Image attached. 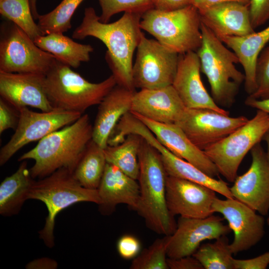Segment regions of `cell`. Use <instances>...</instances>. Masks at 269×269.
<instances>
[{"instance_id":"cell-1","label":"cell","mask_w":269,"mask_h":269,"mask_svg":"<svg viewBox=\"0 0 269 269\" xmlns=\"http://www.w3.org/2000/svg\"><path fill=\"white\" fill-rule=\"evenodd\" d=\"M142 14L124 12L118 20L112 23L101 22L92 7L85 9L80 24L72 37L83 39L91 36L104 43L107 48L105 59L117 84L135 92L133 81V59L143 33L140 27Z\"/></svg>"},{"instance_id":"cell-2","label":"cell","mask_w":269,"mask_h":269,"mask_svg":"<svg viewBox=\"0 0 269 269\" xmlns=\"http://www.w3.org/2000/svg\"><path fill=\"white\" fill-rule=\"evenodd\" d=\"M93 126L88 114L40 139L18 159L34 160L29 169L33 178H43L65 168L73 172L92 139Z\"/></svg>"},{"instance_id":"cell-3","label":"cell","mask_w":269,"mask_h":269,"mask_svg":"<svg viewBox=\"0 0 269 269\" xmlns=\"http://www.w3.org/2000/svg\"><path fill=\"white\" fill-rule=\"evenodd\" d=\"M138 158L140 197L136 211L153 231L171 235L177 224L167 206V174L160 153L142 137Z\"/></svg>"},{"instance_id":"cell-4","label":"cell","mask_w":269,"mask_h":269,"mask_svg":"<svg viewBox=\"0 0 269 269\" xmlns=\"http://www.w3.org/2000/svg\"><path fill=\"white\" fill-rule=\"evenodd\" d=\"M202 43L196 52L201 71L208 79L212 97L220 107H230L235 102L245 76L235 64L239 60L233 51L202 22Z\"/></svg>"},{"instance_id":"cell-5","label":"cell","mask_w":269,"mask_h":269,"mask_svg":"<svg viewBox=\"0 0 269 269\" xmlns=\"http://www.w3.org/2000/svg\"><path fill=\"white\" fill-rule=\"evenodd\" d=\"M44 88L53 108L83 114L99 105L117 85L113 75L99 83H92L57 60L45 75Z\"/></svg>"},{"instance_id":"cell-6","label":"cell","mask_w":269,"mask_h":269,"mask_svg":"<svg viewBox=\"0 0 269 269\" xmlns=\"http://www.w3.org/2000/svg\"><path fill=\"white\" fill-rule=\"evenodd\" d=\"M28 199L40 200L47 207L48 213L45 225L38 233L45 245L50 248L54 246L55 221L60 212L79 202L101 203L97 189L83 187L73 172L65 168L59 169L43 178L35 180Z\"/></svg>"},{"instance_id":"cell-7","label":"cell","mask_w":269,"mask_h":269,"mask_svg":"<svg viewBox=\"0 0 269 269\" xmlns=\"http://www.w3.org/2000/svg\"><path fill=\"white\" fill-rule=\"evenodd\" d=\"M201 24L198 9L190 4L171 11L149 9L142 15L140 27L169 50L183 54L200 47Z\"/></svg>"},{"instance_id":"cell-8","label":"cell","mask_w":269,"mask_h":269,"mask_svg":"<svg viewBox=\"0 0 269 269\" xmlns=\"http://www.w3.org/2000/svg\"><path fill=\"white\" fill-rule=\"evenodd\" d=\"M269 130V115L257 110L255 116L225 137L203 151L216 166L219 174L234 182L245 155Z\"/></svg>"},{"instance_id":"cell-9","label":"cell","mask_w":269,"mask_h":269,"mask_svg":"<svg viewBox=\"0 0 269 269\" xmlns=\"http://www.w3.org/2000/svg\"><path fill=\"white\" fill-rule=\"evenodd\" d=\"M56 60L14 23L9 21L1 26L0 70L45 75Z\"/></svg>"},{"instance_id":"cell-10","label":"cell","mask_w":269,"mask_h":269,"mask_svg":"<svg viewBox=\"0 0 269 269\" xmlns=\"http://www.w3.org/2000/svg\"><path fill=\"white\" fill-rule=\"evenodd\" d=\"M133 66L135 88L156 89L171 85L178 64L179 54L143 33L136 48Z\"/></svg>"},{"instance_id":"cell-11","label":"cell","mask_w":269,"mask_h":269,"mask_svg":"<svg viewBox=\"0 0 269 269\" xmlns=\"http://www.w3.org/2000/svg\"><path fill=\"white\" fill-rule=\"evenodd\" d=\"M18 110L19 117L15 132L0 149L1 166L24 145L39 141L51 133L74 123L83 115L56 108L42 112L33 111L28 107H22Z\"/></svg>"},{"instance_id":"cell-12","label":"cell","mask_w":269,"mask_h":269,"mask_svg":"<svg viewBox=\"0 0 269 269\" xmlns=\"http://www.w3.org/2000/svg\"><path fill=\"white\" fill-rule=\"evenodd\" d=\"M245 116L231 117L205 108H188L176 124L190 140L203 150L245 124Z\"/></svg>"},{"instance_id":"cell-13","label":"cell","mask_w":269,"mask_h":269,"mask_svg":"<svg viewBox=\"0 0 269 269\" xmlns=\"http://www.w3.org/2000/svg\"><path fill=\"white\" fill-rule=\"evenodd\" d=\"M212 211L222 214L233 232V241L229 244L233 254L249 250L265 235L264 216L234 198L222 200L216 197L212 204Z\"/></svg>"},{"instance_id":"cell-14","label":"cell","mask_w":269,"mask_h":269,"mask_svg":"<svg viewBox=\"0 0 269 269\" xmlns=\"http://www.w3.org/2000/svg\"><path fill=\"white\" fill-rule=\"evenodd\" d=\"M223 219L213 214L204 218L180 216L174 232L167 236V256L177 259L192 256L205 240H216L231 231Z\"/></svg>"},{"instance_id":"cell-15","label":"cell","mask_w":269,"mask_h":269,"mask_svg":"<svg viewBox=\"0 0 269 269\" xmlns=\"http://www.w3.org/2000/svg\"><path fill=\"white\" fill-rule=\"evenodd\" d=\"M252 163L243 174L237 176L230 187L233 198L260 214L269 212V164L260 142L251 150Z\"/></svg>"},{"instance_id":"cell-16","label":"cell","mask_w":269,"mask_h":269,"mask_svg":"<svg viewBox=\"0 0 269 269\" xmlns=\"http://www.w3.org/2000/svg\"><path fill=\"white\" fill-rule=\"evenodd\" d=\"M216 191L201 184L169 175L166 179V200L172 216L204 218L213 215Z\"/></svg>"},{"instance_id":"cell-17","label":"cell","mask_w":269,"mask_h":269,"mask_svg":"<svg viewBox=\"0 0 269 269\" xmlns=\"http://www.w3.org/2000/svg\"><path fill=\"white\" fill-rule=\"evenodd\" d=\"M45 75L30 73H10L0 70V98L17 110L32 107L42 112L54 108L44 88Z\"/></svg>"},{"instance_id":"cell-18","label":"cell","mask_w":269,"mask_h":269,"mask_svg":"<svg viewBox=\"0 0 269 269\" xmlns=\"http://www.w3.org/2000/svg\"><path fill=\"white\" fill-rule=\"evenodd\" d=\"M154 134L158 141L172 153L192 164L209 176L215 178L219 173L203 150L195 146L183 130L175 124H163L132 113Z\"/></svg>"},{"instance_id":"cell-19","label":"cell","mask_w":269,"mask_h":269,"mask_svg":"<svg viewBox=\"0 0 269 269\" xmlns=\"http://www.w3.org/2000/svg\"><path fill=\"white\" fill-rule=\"evenodd\" d=\"M200 63L195 51L179 54L176 73L172 85L188 108L210 109L226 115L205 89L200 76Z\"/></svg>"},{"instance_id":"cell-20","label":"cell","mask_w":269,"mask_h":269,"mask_svg":"<svg viewBox=\"0 0 269 269\" xmlns=\"http://www.w3.org/2000/svg\"><path fill=\"white\" fill-rule=\"evenodd\" d=\"M186 108L171 85L135 92L130 112L160 123L176 124Z\"/></svg>"},{"instance_id":"cell-21","label":"cell","mask_w":269,"mask_h":269,"mask_svg":"<svg viewBox=\"0 0 269 269\" xmlns=\"http://www.w3.org/2000/svg\"><path fill=\"white\" fill-rule=\"evenodd\" d=\"M201 22L219 39L243 36L255 32L249 4L231 1L218 4L199 12Z\"/></svg>"},{"instance_id":"cell-22","label":"cell","mask_w":269,"mask_h":269,"mask_svg":"<svg viewBox=\"0 0 269 269\" xmlns=\"http://www.w3.org/2000/svg\"><path fill=\"white\" fill-rule=\"evenodd\" d=\"M136 180L107 162L97 189L101 211L110 214L120 204H127L136 211L140 197L139 186Z\"/></svg>"},{"instance_id":"cell-23","label":"cell","mask_w":269,"mask_h":269,"mask_svg":"<svg viewBox=\"0 0 269 269\" xmlns=\"http://www.w3.org/2000/svg\"><path fill=\"white\" fill-rule=\"evenodd\" d=\"M135 92L117 84L99 104L93 126L92 140L102 148L104 149L108 146L109 138L116 126L121 119L131 111Z\"/></svg>"},{"instance_id":"cell-24","label":"cell","mask_w":269,"mask_h":269,"mask_svg":"<svg viewBox=\"0 0 269 269\" xmlns=\"http://www.w3.org/2000/svg\"><path fill=\"white\" fill-rule=\"evenodd\" d=\"M236 54L244 70L245 89L249 95L256 90V64L263 49L269 42V25L243 36H226L220 39Z\"/></svg>"},{"instance_id":"cell-25","label":"cell","mask_w":269,"mask_h":269,"mask_svg":"<svg viewBox=\"0 0 269 269\" xmlns=\"http://www.w3.org/2000/svg\"><path fill=\"white\" fill-rule=\"evenodd\" d=\"M22 161L16 171L5 177L0 185V214L3 216L17 214L28 195L34 180Z\"/></svg>"},{"instance_id":"cell-26","label":"cell","mask_w":269,"mask_h":269,"mask_svg":"<svg viewBox=\"0 0 269 269\" xmlns=\"http://www.w3.org/2000/svg\"><path fill=\"white\" fill-rule=\"evenodd\" d=\"M34 42L58 61L74 68L79 67L82 62H88L94 50L91 45L76 42L62 33L40 35Z\"/></svg>"},{"instance_id":"cell-27","label":"cell","mask_w":269,"mask_h":269,"mask_svg":"<svg viewBox=\"0 0 269 269\" xmlns=\"http://www.w3.org/2000/svg\"><path fill=\"white\" fill-rule=\"evenodd\" d=\"M107 163L104 148L92 139L74 170L73 175L83 187L98 189Z\"/></svg>"},{"instance_id":"cell-28","label":"cell","mask_w":269,"mask_h":269,"mask_svg":"<svg viewBox=\"0 0 269 269\" xmlns=\"http://www.w3.org/2000/svg\"><path fill=\"white\" fill-rule=\"evenodd\" d=\"M142 139L138 134H131L121 143L108 145L104 149L107 162L137 180L139 172L138 154Z\"/></svg>"},{"instance_id":"cell-29","label":"cell","mask_w":269,"mask_h":269,"mask_svg":"<svg viewBox=\"0 0 269 269\" xmlns=\"http://www.w3.org/2000/svg\"><path fill=\"white\" fill-rule=\"evenodd\" d=\"M225 236L213 243L201 244L193 254L204 269H234L233 254Z\"/></svg>"},{"instance_id":"cell-30","label":"cell","mask_w":269,"mask_h":269,"mask_svg":"<svg viewBox=\"0 0 269 269\" xmlns=\"http://www.w3.org/2000/svg\"><path fill=\"white\" fill-rule=\"evenodd\" d=\"M84 0H62L52 11L39 14L37 24L43 35L64 33L71 27V18Z\"/></svg>"},{"instance_id":"cell-31","label":"cell","mask_w":269,"mask_h":269,"mask_svg":"<svg viewBox=\"0 0 269 269\" xmlns=\"http://www.w3.org/2000/svg\"><path fill=\"white\" fill-rule=\"evenodd\" d=\"M0 13L22 29L33 41L42 35L34 21L29 0H0Z\"/></svg>"},{"instance_id":"cell-32","label":"cell","mask_w":269,"mask_h":269,"mask_svg":"<svg viewBox=\"0 0 269 269\" xmlns=\"http://www.w3.org/2000/svg\"><path fill=\"white\" fill-rule=\"evenodd\" d=\"M167 236L157 239L148 248L143 250L133 259L131 269H168L167 263Z\"/></svg>"},{"instance_id":"cell-33","label":"cell","mask_w":269,"mask_h":269,"mask_svg":"<svg viewBox=\"0 0 269 269\" xmlns=\"http://www.w3.org/2000/svg\"><path fill=\"white\" fill-rule=\"evenodd\" d=\"M101 8L100 20L108 23L117 13L134 12L143 14L154 8L151 0H98Z\"/></svg>"},{"instance_id":"cell-34","label":"cell","mask_w":269,"mask_h":269,"mask_svg":"<svg viewBox=\"0 0 269 269\" xmlns=\"http://www.w3.org/2000/svg\"><path fill=\"white\" fill-rule=\"evenodd\" d=\"M256 89L248 97L265 99L269 98V42L261 52L256 64Z\"/></svg>"},{"instance_id":"cell-35","label":"cell","mask_w":269,"mask_h":269,"mask_svg":"<svg viewBox=\"0 0 269 269\" xmlns=\"http://www.w3.org/2000/svg\"><path fill=\"white\" fill-rule=\"evenodd\" d=\"M249 10L251 24L255 29L269 20V0H250Z\"/></svg>"},{"instance_id":"cell-36","label":"cell","mask_w":269,"mask_h":269,"mask_svg":"<svg viewBox=\"0 0 269 269\" xmlns=\"http://www.w3.org/2000/svg\"><path fill=\"white\" fill-rule=\"evenodd\" d=\"M19 117V111L2 98L0 99V134L9 129H15Z\"/></svg>"},{"instance_id":"cell-37","label":"cell","mask_w":269,"mask_h":269,"mask_svg":"<svg viewBox=\"0 0 269 269\" xmlns=\"http://www.w3.org/2000/svg\"><path fill=\"white\" fill-rule=\"evenodd\" d=\"M117 250L124 259L130 260L135 258L140 250L139 240L131 235H125L121 237L117 243Z\"/></svg>"},{"instance_id":"cell-38","label":"cell","mask_w":269,"mask_h":269,"mask_svg":"<svg viewBox=\"0 0 269 269\" xmlns=\"http://www.w3.org/2000/svg\"><path fill=\"white\" fill-rule=\"evenodd\" d=\"M234 269H266L269 265V251L255 258L234 259Z\"/></svg>"},{"instance_id":"cell-39","label":"cell","mask_w":269,"mask_h":269,"mask_svg":"<svg viewBox=\"0 0 269 269\" xmlns=\"http://www.w3.org/2000/svg\"><path fill=\"white\" fill-rule=\"evenodd\" d=\"M167 263L170 269H204L200 263L193 256L177 259L168 258Z\"/></svg>"},{"instance_id":"cell-40","label":"cell","mask_w":269,"mask_h":269,"mask_svg":"<svg viewBox=\"0 0 269 269\" xmlns=\"http://www.w3.org/2000/svg\"><path fill=\"white\" fill-rule=\"evenodd\" d=\"M154 8L162 11H171L191 4V0H151Z\"/></svg>"},{"instance_id":"cell-41","label":"cell","mask_w":269,"mask_h":269,"mask_svg":"<svg viewBox=\"0 0 269 269\" xmlns=\"http://www.w3.org/2000/svg\"><path fill=\"white\" fill-rule=\"evenodd\" d=\"M250 0H191L193 5L199 12L213 5L227 2L236 1L249 4Z\"/></svg>"},{"instance_id":"cell-42","label":"cell","mask_w":269,"mask_h":269,"mask_svg":"<svg viewBox=\"0 0 269 269\" xmlns=\"http://www.w3.org/2000/svg\"><path fill=\"white\" fill-rule=\"evenodd\" d=\"M57 263L49 258H41L33 260L26 266V269H56Z\"/></svg>"},{"instance_id":"cell-43","label":"cell","mask_w":269,"mask_h":269,"mask_svg":"<svg viewBox=\"0 0 269 269\" xmlns=\"http://www.w3.org/2000/svg\"><path fill=\"white\" fill-rule=\"evenodd\" d=\"M245 103L248 106L263 111L269 115V98L265 99H257L248 97Z\"/></svg>"},{"instance_id":"cell-44","label":"cell","mask_w":269,"mask_h":269,"mask_svg":"<svg viewBox=\"0 0 269 269\" xmlns=\"http://www.w3.org/2000/svg\"><path fill=\"white\" fill-rule=\"evenodd\" d=\"M37 0H29L30 8L34 19H37L38 14L36 7Z\"/></svg>"},{"instance_id":"cell-45","label":"cell","mask_w":269,"mask_h":269,"mask_svg":"<svg viewBox=\"0 0 269 269\" xmlns=\"http://www.w3.org/2000/svg\"><path fill=\"white\" fill-rule=\"evenodd\" d=\"M263 140H264L267 145V151L266 152L268 161L269 164V130L265 134Z\"/></svg>"},{"instance_id":"cell-46","label":"cell","mask_w":269,"mask_h":269,"mask_svg":"<svg viewBox=\"0 0 269 269\" xmlns=\"http://www.w3.org/2000/svg\"><path fill=\"white\" fill-rule=\"evenodd\" d=\"M267 223L268 225L269 226V215L268 216V217L267 219Z\"/></svg>"}]
</instances>
